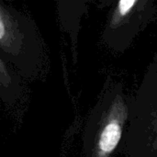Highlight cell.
I'll use <instances>...</instances> for the list:
<instances>
[{
    "label": "cell",
    "instance_id": "cell-1",
    "mask_svg": "<svg viewBox=\"0 0 157 157\" xmlns=\"http://www.w3.org/2000/svg\"><path fill=\"white\" fill-rule=\"evenodd\" d=\"M130 95L109 78L91 109L82 137V157H118L129 115Z\"/></svg>",
    "mask_w": 157,
    "mask_h": 157
},
{
    "label": "cell",
    "instance_id": "cell-2",
    "mask_svg": "<svg viewBox=\"0 0 157 157\" xmlns=\"http://www.w3.org/2000/svg\"><path fill=\"white\" fill-rule=\"evenodd\" d=\"M120 154L125 157H157V51L138 88L130 95Z\"/></svg>",
    "mask_w": 157,
    "mask_h": 157
},
{
    "label": "cell",
    "instance_id": "cell-3",
    "mask_svg": "<svg viewBox=\"0 0 157 157\" xmlns=\"http://www.w3.org/2000/svg\"><path fill=\"white\" fill-rule=\"evenodd\" d=\"M0 51L1 59L15 65L27 78L37 75L43 61V48L34 22L3 1Z\"/></svg>",
    "mask_w": 157,
    "mask_h": 157
},
{
    "label": "cell",
    "instance_id": "cell-4",
    "mask_svg": "<svg viewBox=\"0 0 157 157\" xmlns=\"http://www.w3.org/2000/svg\"><path fill=\"white\" fill-rule=\"evenodd\" d=\"M156 17L157 6L153 0L115 2L103 28L102 41L112 52L123 53Z\"/></svg>",
    "mask_w": 157,
    "mask_h": 157
}]
</instances>
